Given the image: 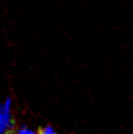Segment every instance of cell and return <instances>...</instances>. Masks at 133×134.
<instances>
[{"instance_id": "cell-1", "label": "cell", "mask_w": 133, "mask_h": 134, "mask_svg": "<svg viewBox=\"0 0 133 134\" xmlns=\"http://www.w3.org/2000/svg\"><path fill=\"white\" fill-rule=\"evenodd\" d=\"M12 107L13 102L11 97H7L0 103V134H10L15 131Z\"/></svg>"}, {"instance_id": "cell-2", "label": "cell", "mask_w": 133, "mask_h": 134, "mask_svg": "<svg viewBox=\"0 0 133 134\" xmlns=\"http://www.w3.org/2000/svg\"><path fill=\"white\" fill-rule=\"evenodd\" d=\"M13 133H15V134H38V132L33 131L32 129L28 127L26 125H22V126L18 127V129H15Z\"/></svg>"}, {"instance_id": "cell-3", "label": "cell", "mask_w": 133, "mask_h": 134, "mask_svg": "<svg viewBox=\"0 0 133 134\" xmlns=\"http://www.w3.org/2000/svg\"><path fill=\"white\" fill-rule=\"evenodd\" d=\"M38 134H57V132L52 129L51 126H43L41 127L39 131H38Z\"/></svg>"}]
</instances>
